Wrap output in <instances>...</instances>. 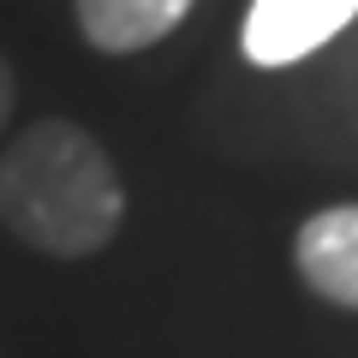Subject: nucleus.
<instances>
[{
  "mask_svg": "<svg viewBox=\"0 0 358 358\" xmlns=\"http://www.w3.org/2000/svg\"><path fill=\"white\" fill-rule=\"evenodd\" d=\"M126 221L108 150L78 120H36L0 150V227L42 257H96Z\"/></svg>",
  "mask_w": 358,
  "mask_h": 358,
  "instance_id": "nucleus-1",
  "label": "nucleus"
},
{
  "mask_svg": "<svg viewBox=\"0 0 358 358\" xmlns=\"http://www.w3.org/2000/svg\"><path fill=\"white\" fill-rule=\"evenodd\" d=\"M358 18V0H251L245 13V60L251 66H293L334 42Z\"/></svg>",
  "mask_w": 358,
  "mask_h": 358,
  "instance_id": "nucleus-2",
  "label": "nucleus"
},
{
  "mask_svg": "<svg viewBox=\"0 0 358 358\" xmlns=\"http://www.w3.org/2000/svg\"><path fill=\"white\" fill-rule=\"evenodd\" d=\"M293 268L322 305L358 310V203L317 209L293 239Z\"/></svg>",
  "mask_w": 358,
  "mask_h": 358,
  "instance_id": "nucleus-3",
  "label": "nucleus"
},
{
  "mask_svg": "<svg viewBox=\"0 0 358 358\" xmlns=\"http://www.w3.org/2000/svg\"><path fill=\"white\" fill-rule=\"evenodd\" d=\"M197 0H72L78 30L102 54H143L185 24Z\"/></svg>",
  "mask_w": 358,
  "mask_h": 358,
  "instance_id": "nucleus-4",
  "label": "nucleus"
},
{
  "mask_svg": "<svg viewBox=\"0 0 358 358\" xmlns=\"http://www.w3.org/2000/svg\"><path fill=\"white\" fill-rule=\"evenodd\" d=\"M13 102H18V84H13V66L0 60V131H6V120H13Z\"/></svg>",
  "mask_w": 358,
  "mask_h": 358,
  "instance_id": "nucleus-5",
  "label": "nucleus"
}]
</instances>
